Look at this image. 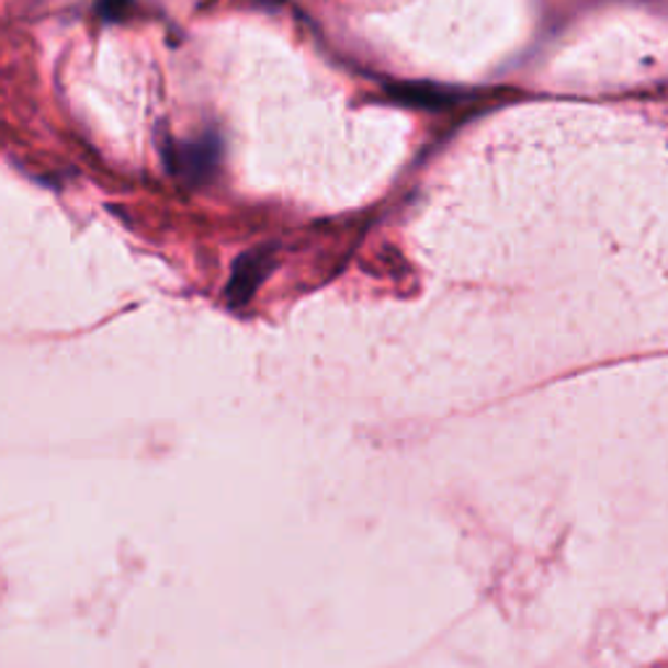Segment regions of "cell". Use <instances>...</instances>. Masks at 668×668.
I'll return each mask as SVG.
<instances>
[{"label": "cell", "mask_w": 668, "mask_h": 668, "mask_svg": "<svg viewBox=\"0 0 668 668\" xmlns=\"http://www.w3.org/2000/svg\"><path fill=\"white\" fill-rule=\"evenodd\" d=\"M223 157V141L215 134H204L191 141H176L165 149V160L176 176L191 183H202L217 170Z\"/></svg>", "instance_id": "obj_1"}, {"label": "cell", "mask_w": 668, "mask_h": 668, "mask_svg": "<svg viewBox=\"0 0 668 668\" xmlns=\"http://www.w3.org/2000/svg\"><path fill=\"white\" fill-rule=\"evenodd\" d=\"M270 253L261 251V248H257V251L246 253V257H240L236 261V267H233V278H230V285H227V298H230L233 303H246L251 301V295L257 293L259 282L267 278V272H270Z\"/></svg>", "instance_id": "obj_2"}, {"label": "cell", "mask_w": 668, "mask_h": 668, "mask_svg": "<svg viewBox=\"0 0 668 668\" xmlns=\"http://www.w3.org/2000/svg\"><path fill=\"white\" fill-rule=\"evenodd\" d=\"M134 11V0H98V13L105 22H123Z\"/></svg>", "instance_id": "obj_3"}, {"label": "cell", "mask_w": 668, "mask_h": 668, "mask_svg": "<svg viewBox=\"0 0 668 668\" xmlns=\"http://www.w3.org/2000/svg\"><path fill=\"white\" fill-rule=\"evenodd\" d=\"M257 3H264V5H278L280 0H257Z\"/></svg>", "instance_id": "obj_4"}]
</instances>
